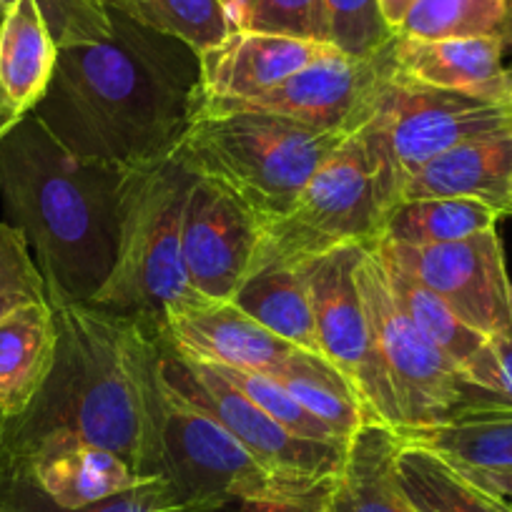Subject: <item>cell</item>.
I'll use <instances>...</instances> for the list:
<instances>
[{
    "label": "cell",
    "mask_w": 512,
    "mask_h": 512,
    "mask_svg": "<svg viewBox=\"0 0 512 512\" xmlns=\"http://www.w3.org/2000/svg\"><path fill=\"white\" fill-rule=\"evenodd\" d=\"M58 347L31 405L0 420V477H21L76 445L121 455L141 480L156 477L161 327L68 299H48Z\"/></svg>",
    "instance_id": "1"
},
{
    "label": "cell",
    "mask_w": 512,
    "mask_h": 512,
    "mask_svg": "<svg viewBox=\"0 0 512 512\" xmlns=\"http://www.w3.org/2000/svg\"><path fill=\"white\" fill-rule=\"evenodd\" d=\"M199 101V53L111 11L108 36L58 46L31 113L76 159L139 169L179 149Z\"/></svg>",
    "instance_id": "2"
},
{
    "label": "cell",
    "mask_w": 512,
    "mask_h": 512,
    "mask_svg": "<svg viewBox=\"0 0 512 512\" xmlns=\"http://www.w3.org/2000/svg\"><path fill=\"white\" fill-rule=\"evenodd\" d=\"M131 169L81 161L33 113L0 139V196L46 279L48 299L88 304L111 274Z\"/></svg>",
    "instance_id": "3"
},
{
    "label": "cell",
    "mask_w": 512,
    "mask_h": 512,
    "mask_svg": "<svg viewBox=\"0 0 512 512\" xmlns=\"http://www.w3.org/2000/svg\"><path fill=\"white\" fill-rule=\"evenodd\" d=\"M347 136L201 98L179 146L186 164L236 196L259 224L284 214Z\"/></svg>",
    "instance_id": "4"
},
{
    "label": "cell",
    "mask_w": 512,
    "mask_h": 512,
    "mask_svg": "<svg viewBox=\"0 0 512 512\" xmlns=\"http://www.w3.org/2000/svg\"><path fill=\"white\" fill-rule=\"evenodd\" d=\"M196 179L179 149L128 171L116 262L91 307L161 327L171 307L204 299L189 284L181 251L186 199Z\"/></svg>",
    "instance_id": "5"
},
{
    "label": "cell",
    "mask_w": 512,
    "mask_h": 512,
    "mask_svg": "<svg viewBox=\"0 0 512 512\" xmlns=\"http://www.w3.org/2000/svg\"><path fill=\"white\" fill-rule=\"evenodd\" d=\"M156 477L186 500L231 512H319L327 487L277 475L214 417L176 395L161 377L156 402Z\"/></svg>",
    "instance_id": "6"
},
{
    "label": "cell",
    "mask_w": 512,
    "mask_h": 512,
    "mask_svg": "<svg viewBox=\"0 0 512 512\" xmlns=\"http://www.w3.org/2000/svg\"><path fill=\"white\" fill-rule=\"evenodd\" d=\"M354 134L367 151L379 196L390 214L407 181L427 161L465 141L507 134L505 103L425 86L395 73L379 88L367 121Z\"/></svg>",
    "instance_id": "7"
},
{
    "label": "cell",
    "mask_w": 512,
    "mask_h": 512,
    "mask_svg": "<svg viewBox=\"0 0 512 512\" xmlns=\"http://www.w3.org/2000/svg\"><path fill=\"white\" fill-rule=\"evenodd\" d=\"M387 209L357 134L309 179L284 214L259 224L251 272L272 264H307L342 244L374 246ZM249 272V274H251Z\"/></svg>",
    "instance_id": "8"
},
{
    "label": "cell",
    "mask_w": 512,
    "mask_h": 512,
    "mask_svg": "<svg viewBox=\"0 0 512 512\" xmlns=\"http://www.w3.org/2000/svg\"><path fill=\"white\" fill-rule=\"evenodd\" d=\"M357 287L400 405L402 430H422L450 420L460 407V367L402 312L369 246L359 256Z\"/></svg>",
    "instance_id": "9"
},
{
    "label": "cell",
    "mask_w": 512,
    "mask_h": 512,
    "mask_svg": "<svg viewBox=\"0 0 512 512\" xmlns=\"http://www.w3.org/2000/svg\"><path fill=\"white\" fill-rule=\"evenodd\" d=\"M161 377L176 395L214 417L256 460L277 475L309 487H327L347 455L349 442L347 445L317 442L284 430L249 397L241 395L234 384L226 382L216 367L179 354L166 342L164 334H161Z\"/></svg>",
    "instance_id": "10"
},
{
    "label": "cell",
    "mask_w": 512,
    "mask_h": 512,
    "mask_svg": "<svg viewBox=\"0 0 512 512\" xmlns=\"http://www.w3.org/2000/svg\"><path fill=\"white\" fill-rule=\"evenodd\" d=\"M362 251V244H342L304 264L319 342L324 357L352 384L369 420L402 430L400 405L379 357L372 324L357 287V264Z\"/></svg>",
    "instance_id": "11"
},
{
    "label": "cell",
    "mask_w": 512,
    "mask_h": 512,
    "mask_svg": "<svg viewBox=\"0 0 512 512\" xmlns=\"http://www.w3.org/2000/svg\"><path fill=\"white\" fill-rule=\"evenodd\" d=\"M372 249L445 299L452 312L482 337L510 334L512 282L497 229L450 244L377 241Z\"/></svg>",
    "instance_id": "12"
},
{
    "label": "cell",
    "mask_w": 512,
    "mask_h": 512,
    "mask_svg": "<svg viewBox=\"0 0 512 512\" xmlns=\"http://www.w3.org/2000/svg\"><path fill=\"white\" fill-rule=\"evenodd\" d=\"M397 73L392 41L369 56H347L332 51L304 66L287 81L269 88L262 96L249 101H204L219 106L251 108V111H267L274 116L292 118L317 131L327 134L352 136L367 121L372 103L379 88Z\"/></svg>",
    "instance_id": "13"
},
{
    "label": "cell",
    "mask_w": 512,
    "mask_h": 512,
    "mask_svg": "<svg viewBox=\"0 0 512 512\" xmlns=\"http://www.w3.org/2000/svg\"><path fill=\"white\" fill-rule=\"evenodd\" d=\"M259 219L216 181L199 176L184 209L181 251L189 284L209 302H231L249 277Z\"/></svg>",
    "instance_id": "14"
},
{
    "label": "cell",
    "mask_w": 512,
    "mask_h": 512,
    "mask_svg": "<svg viewBox=\"0 0 512 512\" xmlns=\"http://www.w3.org/2000/svg\"><path fill=\"white\" fill-rule=\"evenodd\" d=\"M166 342L194 362L269 374L299 347L264 329L234 302L176 304L161 322Z\"/></svg>",
    "instance_id": "15"
},
{
    "label": "cell",
    "mask_w": 512,
    "mask_h": 512,
    "mask_svg": "<svg viewBox=\"0 0 512 512\" xmlns=\"http://www.w3.org/2000/svg\"><path fill=\"white\" fill-rule=\"evenodd\" d=\"M334 46L277 33L231 31L219 46L199 53L201 96L249 101L302 71Z\"/></svg>",
    "instance_id": "16"
},
{
    "label": "cell",
    "mask_w": 512,
    "mask_h": 512,
    "mask_svg": "<svg viewBox=\"0 0 512 512\" xmlns=\"http://www.w3.org/2000/svg\"><path fill=\"white\" fill-rule=\"evenodd\" d=\"M407 199H477L512 216V136H482L435 156L407 181Z\"/></svg>",
    "instance_id": "17"
},
{
    "label": "cell",
    "mask_w": 512,
    "mask_h": 512,
    "mask_svg": "<svg viewBox=\"0 0 512 512\" xmlns=\"http://www.w3.org/2000/svg\"><path fill=\"white\" fill-rule=\"evenodd\" d=\"M510 51L500 38H392L395 68L402 78L425 86L465 91L500 101L505 96L507 68L505 53Z\"/></svg>",
    "instance_id": "18"
},
{
    "label": "cell",
    "mask_w": 512,
    "mask_h": 512,
    "mask_svg": "<svg viewBox=\"0 0 512 512\" xmlns=\"http://www.w3.org/2000/svg\"><path fill=\"white\" fill-rule=\"evenodd\" d=\"M402 440L382 422H364L327 485L319 512H420L397 472Z\"/></svg>",
    "instance_id": "19"
},
{
    "label": "cell",
    "mask_w": 512,
    "mask_h": 512,
    "mask_svg": "<svg viewBox=\"0 0 512 512\" xmlns=\"http://www.w3.org/2000/svg\"><path fill=\"white\" fill-rule=\"evenodd\" d=\"M58 329L48 302L26 304L0 317V420L18 417L53 367Z\"/></svg>",
    "instance_id": "20"
},
{
    "label": "cell",
    "mask_w": 512,
    "mask_h": 512,
    "mask_svg": "<svg viewBox=\"0 0 512 512\" xmlns=\"http://www.w3.org/2000/svg\"><path fill=\"white\" fill-rule=\"evenodd\" d=\"M58 46L36 0H16L0 26V88L21 116L46 96Z\"/></svg>",
    "instance_id": "21"
},
{
    "label": "cell",
    "mask_w": 512,
    "mask_h": 512,
    "mask_svg": "<svg viewBox=\"0 0 512 512\" xmlns=\"http://www.w3.org/2000/svg\"><path fill=\"white\" fill-rule=\"evenodd\" d=\"M231 302L284 342L324 357L304 264H272L251 272Z\"/></svg>",
    "instance_id": "22"
},
{
    "label": "cell",
    "mask_w": 512,
    "mask_h": 512,
    "mask_svg": "<svg viewBox=\"0 0 512 512\" xmlns=\"http://www.w3.org/2000/svg\"><path fill=\"white\" fill-rule=\"evenodd\" d=\"M0 480L33 482L48 500L68 510L108 500L118 492L146 482L121 455L96 445H76L53 452L31 465L26 475L0 477Z\"/></svg>",
    "instance_id": "23"
},
{
    "label": "cell",
    "mask_w": 512,
    "mask_h": 512,
    "mask_svg": "<svg viewBox=\"0 0 512 512\" xmlns=\"http://www.w3.org/2000/svg\"><path fill=\"white\" fill-rule=\"evenodd\" d=\"M397 472L420 512H512L505 502L467 480L447 457L417 442L402 440Z\"/></svg>",
    "instance_id": "24"
},
{
    "label": "cell",
    "mask_w": 512,
    "mask_h": 512,
    "mask_svg": "<svg viewBox=\"0 0 512 512\" xmlns=\"http://www.w3.org/2000/svg\"><path fill=\"white\" fill-rule=\"evenodd\" d=\"M502 214L477 199H407L390 209L377 241L432 246L497 229Z\"/></svg>",
    "instance_id": "25"
},
{
    "label": "cell",
    "mask_w": 512,
    "mask_h": 512,
    "mask_svg": "<svg viewBox=\"0 0 512 512\" xmlns=\"http://www.w3.org/2000/svg\"><path fill=\"white\" fill-rule=\"evenodd\" d=\"M269 377L277 379L304 410L327 422L344 440H349L364 422H372L354 395L352 384L327 357L297 349L287 362L272 369Z\"/></svg>",
    "instance_id": "26"
},
{
    "label": "cell",
    "mask_w": 512,
    "mask_h": 512,
    "mask_svg": "<svg viewBox=\"0 0 512 512\" xmlns=\"http://www.w3.org/2000/svg\"><path fill=\"white\" fill-rule=\"evenodd\" d=\"M397 435L457 465L512 467V410H460L442 425Z\"/></svg>",
    "instance_id": "27"
},
{
    "label": "cell",
    "mask_w": 512,
    "mask_h": 512,
    "mask_svg": "<svg viewBox=\"0 0 512 512\" xmlns=\"http://www.w3.org/2000/svg\"><path fill=\"white\" fill-rule=\"evenodd\" d=\"M395 33L420 41L500 38L512 48V0H415Z\"/></svg>",
    "instance_id": "28"
},
{
    "label": "cell",
    "mask_w": 512,
    "mask_h": 512,
    "mask_svg": "<svg viewBox=\"0 0 512 512\" xmlns=\"http://www.w3.org/2000/svg\"><path fill=\"white\" fill-rule=\"evenodd\" d=\"M369 249H372V246H369ZM374 254H377V251H374ZM377 259L384 269L387 287H390L392 297L400 304L402 312H405L407 317L412 319V324H415L430 342H435L457 367H465V364L470 362L472 354L485 344L487 337H482L480 332L467 327V324L452 312V307L445 299L437 297L432 289H427L425 284L417 282V279L412 277V274H407L405 269L387 262V259L379 254Z\"/></svg>",
    "instance_id": "29"
},
{
    "label": "cell",
    "mask_w": 512,
    "mask_h": 512,
    "mask_svg": "<svg viewBox=\"0 0 512 512\" xmlns=\"http://www.w3.org/2000/svg\"><path fill=\"white\" fill-rule=\"evenodd\" d=\"M0 512H224L201 502L186 500L171 482L154 477L126 492L86 507L56 505L33 482L0 480Z\"/></svg>",
    "instance_id": "30"
},
{
    "label": "cell",
    "mask_w": 512,
    "mask_h": 512,
    "mask_svg": "<svg viewBox=\"0 0 512 512\" xmlns=\"http://www.w3.org/2000/svg\"><path fill=\"white\" fill-rule=\"evenodd\" d=\"M116 11L151 31L166 33L196 53L219 46L231 33L221 0H103Z\"/></svg>",
    "instance_id": "31"
},
{
    "label": "cell",
    "mask_w": 512,
    "mask_h": 512,
    "mask_svg": "<svg viewBox=\"0 0 512 512\" xmlns=\"http://www.w3.org/2000/svg\"><path fill=\"white\" fill-rule=\"evenodd\" d=\"M231 31L277 33L327 43L322 0H221Z\"/></svg>",
    "instance_id": "32"
},
{
    "label": "cell",
    "mask_w": 512,
    "mask_h": 512,
    "mask_svg": "<svg viewBox=\"0 0 512 512\" xmlns=\"http://www.w3.org/2000/svg\"><path fill=\"white\" fill-rule=\"evenodd\" d=\"M216 367V364H211ZM216 372L226 379L229 384H234L236 390L244 397H249L256 407L262 412H267L274 422L289 430L297 437H307V440L317 442H337V445H347L349 440H344L337 430L322 422L319 417H314L312 412L304 410L277 379H272L269 374L262 372H249V369H234V367H216Z\"/></svg>",
    "instance_id": "33"
},
{
    "label": "cell",
    "mask_w": 512,
    "mask_h": 512,
    "mask_svg": "<svg viewBox=\"0 0 512 512\" xmlns=\"http://www.w3.org/2000/svg\"><path fill=\"white\" fill-rule=\"evenodd\" d=\"M460 410H512V334L487 337L460 369Z\"/></svg>",
    "instance_id": "34"
},
{
    "label": "cell",
    "mask_w": 512,
    "mask_h": 512,
    "mask_svg": "<svg viewBox=\"0 0 512 512\" xmlns=\"http://www.w3.org/2000/svg\"><path fill=\"white\" fill-rule=\"evenodd\" d=\"M327 43L347 56H369L395 38L379 0H322Z\"/></svg>",
    "instance_id": "35"
},
{
    "label": "cell",
    "mask_w": 512,
    "mask_h": 512,
    "mask_svg": "<svg viewBox=\"0 0 512 512\" xmlns=\"http://www.w3.org/2000/svg\"><path fill=\"white\" fill-rule=\"evenodd\" d=\"M36 302H48L46 279L23 231L0 221V317Z\"/></svg>",
    "instance_id": "36"
},
{
    "label": "cell",
    "mask_w": 512,
    "mask_h": 512,
    "mask_svg": "<svg viewBox=\"0 0 512 512\" xmlns=\"http://www.w3.org/2000/svg\"><path fill=\"white\" fill-rule=\"evenodd\" d=\"M16 0H0L8 8ZM56 46L98 41L111 31V11L103 0H36Z\"/></svg>",
    "instance_id": "37"
},
{
    "label": "cell",
    "mask_w": 512,
    "mask_h": 512,
    "mask_svg": "<svg viewBox=\"0 0 512 512\" xmlns=\"http://www.w3.org/2000/svg\"><path fill=\"white\" fill-rule=\"evenodd\" d=\"M452 465H455L467 480L475 482L477 487H482V490L490 492L492 497L505 502L507 507H512V467H470L457 465V462H452Z\"/></svg>",
    "instance_id": "38"
},
{
    "label": "cell",
    "mask_w": 512,
    "mask_h": 512,
    "mask_svg": "<svg viewBox=\"0 0 512 512\" xmlns=\"http://www.w3.org/2000/svg\"><path fill=\"white\" fill-rule=\"evenodd\" d=\"M3 16H6V8L0 6V26H3ZM21 118H23L21 113L8 103L6 93H3V88H0V139H3V136H6L8 131L21 121Z\"/></svg>",
    "instance_id": "39"
},
{
    "label": "cell",
    "mask_w": 512,
    "mask_h": 512,
    "mask_svg": "<svg viewBox=\"0 0 512 512\" xmlns=\"http://www.w3.org/2000/svg\"><path fill=\"white\" fill-rule=\"evenodd\" d=\"M412 3H415V0H379L384 21H387V26H390L392 31H397V26H400L402 18L407 16Z\"/></svg>",
    "instance_id": "40"
},
{
    "label": "cell",
    "mask_w": 512,
    "mask_h": 512,
    "mask_svg": "<svg viewBox=\"0 0 512 512\" xmlns=\"http://www.w3.org/2000/svg\"><path fill=\"white\" fill-rule=\"evenodd\" d=\"M502 103H512V68H507V83H505V96Z\"/></svg>",
    "instance_id": "41"
},
{
    "label": "cell",
    "mask_w": 512,
    "mask_h": 512,
    "mask_svg": "<svg viewBox=\"0 0 512 512\" xmlns=\"http://www.w3.org/2000/svg\"><path fill=\"white\" fill-rule=\"evenodd\" d=\"M505 131L512 136V103H505Z\"/></svg>",
    "instance_id": "42"
},
{
    "label": "cell",
    "mask_w": 512,
    "mask_h": 512,
    "mask_svg": "<svg viewBox=\"0 0 512 512\" xmlns=\"http://www.w3.org/2000/svg\"><path fill=\"white\" fill-rule=\"evenodd\" d=\"M510 334H512V302H510Z\"/></svg>",
    "instance_id": "43"
}]
</instances>
